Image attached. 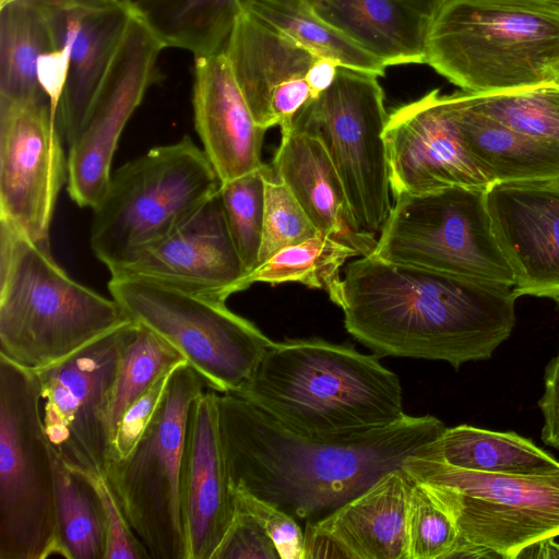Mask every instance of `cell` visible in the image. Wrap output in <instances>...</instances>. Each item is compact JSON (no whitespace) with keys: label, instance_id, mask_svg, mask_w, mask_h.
Masks as SVG:
<instances>
[{"label":"cell","instance_id":"cell-1","mask_svg":"<svg viewBox=\"0 0 559 559\" xmlns=\"http://www.w3.org/2000/svg\"><path fill=\"white\" fill-rule=\"evenodd\" d=\"M229 481L313 523L366 490L435 440L443 421L405 415L391 426L333 440L310 438L234 394L217 395Z\"/></svg>","mask_w":559,"mask_h":559},{"label":"cell","instance_id":"cell-2","mask_svg":"<svg viewBox=\"0 0 559 559\" xmlns=\"http://www.w3.org/2000/svg\"><path fill=\"white\" fill-rule=\"evenodd\" d=\"M513 287L373 255L348 264L344 325L379 357L442 360L455 369L491 358L515 324Z\"/></svg>","mask_w":559,"mask_h":559},{"label":"cell","instance_id":"cell-3","mask_svg":"<svg viewBox=\"0 0 559 559\" xmlns=\"http://www.w3.org/2000/svg\"><path fill=\"white\" fill-rule=\"evenodd\" d=\"M379 356L322 338L274 342L236 393L300 435L333 440L393 425L406 413Z\"/></svg>","mask_w":559,"mask_h":559},{"label":"cell","instance_id":"cell-4","mask_svg":"<svg viewBox=\"0 0 559 559\" xmlns=\"http://www.w3.org/2000/svg\"><path fill=\"white\" fill-rule=\"evenodd\" d=\"M425 63L467 93L555 83L559 0H449L429 22Z\"/></svg>","mask_w":559,"mask_h":559},{"label":"cell","instance_id":"cell-5","mask_svg":"<svg viewBox=\"0 0 559 559\" xmlns=\"http://www.w3.org/2000/svg\"><path fill=\"white\" fill-rule=\"evenodd\" d=\"M130 321L112 297L73 280L50 245L0 219V355L36 371Z\"/></svg>","mask_w":559,"mask_h":559},{"label":"cell","instance_id":"cell-6","mask_svg":"<svg viewBox=\"0 0 559 559\" xmlns=\"http://www.w3.org/2000/svg\"><path fill=\"white\" fill-rule=\"evenodd\" d=\"M219 186L207 155L188 135L129 160L93 209L95 257L108 270L127 262L182 226Z\"/></svg>","mask_w":559,"mask_h":559},{"label":"cell","instance_id":"cell-7","mask_svg":"<svg viewBox=\"0 0 559 559\" xmlns=\"http://www.w3.org/2000/svg\"><path fill=\"white\" fill-rule=\"evenodd\" d=\"M35 371L0 355V559L58 552L52 450Z\"/></svg>","mask_w":559,"mask_h":559},{"label":"cell","instance_id":"cell-8","mask_svg":"<svg viewBox=\"0 0 559 559\" xmlns=\"http://www.w3.org/2000/svg\"><path fill=\"white\" fill-rule=\"evenodd\" d=\"M108 290L131 320L176 348L216 392L240 390L274 343L226 300L140 276H110Z\"/></svg>","mask_w":559,"mask_h":559},{"label":"cell","instance_id":"cell-9","mask_svg":"<svg viewBox=\"0 0 559 559\" xmlns=\"http://www.w3.org/2000/svg\"><path fill=\"white\" fill-rule=\"evenodd\" d=\"M205 382L183 362L132 451L110 461L105 477L129 525L154 559H188L181 471L190 408Z\"/></svg>","mask_w":559,"mask_h":559},{"label":"cell","instance_id":"cell-10","mask_svg":"<svg viewBox=\"0 0 559 559\" xmlns=\"http://www.w3.org/2000/svg\"><path fill=\"white\" fill-rule=\"evenodd\" d=\"M402 468L423 483L465 540L514 559L559 536V471L511 475L464 469L417 455Z\"/></svg>","mask_w":559,"mask_h":559},{"label":"cell","instance_id":"cell-11","mask_svg":"<svg viewBox=\"0 0 559 559\" xmlns=\"http://www.w3.org/2000/svg\"><path fill=\"white\" fill-rule=\"evenodd\" d=\"M371 255L450 275L514 285L492 230L486 191L452 187L394 197Z\"/></svg>","mask_w":559,"mask_h":559},{"label":"cell","instance_id":"cell-12","mask_svg":"<svg viewBox=\"0 0 559 559\" xmlns=\"http://www.w3.org/2000/svg\"><path fill=\"white\" fill-rule=\"evenodd\" d=\"M377 75L338 67L333 84L293 123L322 141L343 182L357 226L380 231L392 209L384 129L389 114Z\"/></svg>","mask_w":559,"mask_h":559},{"label":"cell","instance_id":"cell-13","mask_svg":"<svg viewBox=\"0 0 559 559\" xmlns=\"http://www.w3.org/2000/svg\"><path fill=\"white\" fill-rule=\"evenodd\" d=\"M133 320L67 358L36 370L48 440L73 471L105 476L111 457L109 411Z\"/></svg>","mask_w":559,"mask_h":559},{"label":"cell","instance_id":"cell-14","mask_svg":"<svg viewBox=\"0 0 559 559\" xmlns=\"http://www.w3.org/2000/svg\"><path fill=\"white\" fill-rule=\"evenodd\" d=\"M164 48L132 12L90 114L69 144L67 191L76 205L94 209L106 192L120 135L150 86L158 82Z\"/></svg>","mask_w":559,"mask_h":559},{"label":"cell","instance_id":"cell-15","mask_svg":"<svg viewBox=\"0 0 559 559\" xmlns=\"http://www.w3.org/2000/svg\"><path fill=\"white\" fill-rule=\"evenodd\" d=\"M67 178L68 160L49 99H0V219L49 245Z\"/></svg>","mask_w":559,"mask_h":559},{"label":"cell","instance_id":"cell-16","mask_svg":"<svg viewBox=\"0 0 559 559\" xmlns=\"http://www.w3.org/2000/svg\"><path fill=\"white\" fill-rule=\"evenodd\" d=\"M393 197L493 182L465 147L449 95L432 90L393 110L384 129Z\"/></svg>","mask_w":559,"mask_h":559},{"label":"cell","instance_id":"cell-17","mask_svg":"<svg viewBox=\"0 0 559 559\" xmlns=\"http://www.w3.org/2000/svg\"><path fill=\"white\" fill-rule=\"evenodd\" d=\"M109 272L110 276L146 277L222 300L243 290L248 276L219 191L173 234Z\"/></svg>","mask_w":559,"mask_h":559},{"label":"cell","instance_id":"cell-18","mask_svg":"<svg viewBox=\"0 0 559 559\" xmlns=\"http://www.w3.org/2000/svg\"><path fill=\"white\" fill-rule=\"evenodd\" d=\"M223 51L255 122L290 127L312 98L307 74L317 56L241 4Z\"/></svg>","mask_w":559,"mask_h":559},{"label":"cell","instance_id":"cell-19","mask_svg":"<svg viewBox=\"0 0 559 559\" xmlns=\"http://www.w3.org/2000/svg\"><path fill=\"white\" fill-rule=\"evenodd\" d=\"M486 203L518 298H549L559 307V180L496 182Z\"/></svg>","mask_w":559,"mask_h":559},{"label":"cell","instance_id":"cell-20","mask_svg":"<svg viewBox=\"0 0 559 559\" xmlns=\"http://www.w3.org/2000/svg\"><path fill=\"white\" fill-rule=\"evenodd\" d=\"M217 395L203 391L188 417L181 471L188 559H212L236 507L222 447Z\"/></svg>","mask_w":559,"mask_h":559},{"label":"cell","instance_id":"cell-21","mask_svg":"<svg viewBox=\"0 0 559 559\" xmlns=\"http://www.w3.org/2000/svg\"><path fill=\"white\" fill-rule=\"evenodd\" d=\"M195 131L221 182L264 166L265 129L254 120L223 50L194 57Z\"/></svg>","mask_w":559,"mask_h":559},{"label":"cell","instance_id":"cell-22","mask_svg":"<svg viewBox=\"0 0 559 559\" xmlns=\"http://www.w3.org/2000/svg\"><path fill=\"white\" fill-rule=\"evenodd\" d=\"M45 9L58 48L70 45L69 74L57 116L59 132L70 144L90 114L132 11L120 1L92 10Z\"/></svg>","mask_w":559,"mask_h":559},{"label":"cell","instance_id":"cell-23","mask_svg":"<svg viewBox=\"0 0 559 559\" xmlns=\"http://www.w3.org/2000/svg\"><path fill=\"white\" fill-rule=\"evenodd\" d=\"M271 167L295 195L318 231L370 255L374 235L356 224L341 177L322 141L294 123L281 130Z\"/></svg>","mask_w":559,"mask_h":559},{"label":"cell","instance_id":"cell-24","mask_svg":"<svg viewBox=\"0 0 559 559\" xmlns=\"http://www.w3.org/2000/svg\"><path fill=\"white\" fill-rule=\"evenodd\" d=\"M413 484L402 467L392 469L313 523L352 559H407L406 516Z\"/></svg>","mask_w":559,"mask_h":559},{"label":"cell","instance_id":"cell-25","mask_svg":"<svg viewBox=\"0 0 559 559\" xmlns=\"http://www.w3.org/2000/svg\"><path fill=\"white\" fill-rule=\"evenodd\" d=\"M386 67L425 63L429 21L400 0H306Z\"/></svg>","mask_w":559,"mask_h":559},{"label":"cell","instance_id":"cell-26","mask_svg":"<svg viewBox=\"0 0 559 559\" xmlns=\"http://www.w3.org/2000/svg\"><path fill=\"white\" fill-rule=\"evenodd\" d=\"M462 141L493 183L559 180V142L509 129L449 95Z\"/></svg>","mask_w":559,"mask_h":559},{"label":"cell","instance_id":"cell-27","mask_svg":"<svg viewBox=\"0 0 559 559\" xmlns=\"http://www.w3.org/2000/svg\"><path fill=\"white\" fill-rule=\"evenodd\" d=\"M415 455L485 473L542 475L559 471V462L531 440L512 431L469 425L445 427Z\"/></svg>","mask_w":559,"mask_h":559},{"label":"cell","instance_id":"cell-28","mask_svg":"<svg viewBox=\"0 0 559 559\" xmlns=\"http://www.w3.org/2000/svg\"><path fill=\"white\" fill-rule=\"evenodd\" d=\"M57 48L44 7L25 0L1 4L0 99L48 98L38 82L37 61L41 55Z\"/></svg>","mask_w":559,"mask_h":559},{"label":"cell","instance_id":"cell-29","mask_svg":"<svg viewBox=\"0 0 559 559\" xmlns=\"http://www.w3.org/2000/svg\"><path fill=\"white\" fill-rule=\"evenodd\" d=\"M140 16L163 46L194 57L223 50L241 0H118Z\"/></svg>","mask_w":559,"mask_h":559},{"label":"cell","instance_id":"cell-30","mask_svg":"<svg viewBox=\"0 0 559 559\" xmlns=\"http://www.w3.org/2000/svg\"><path fill=\"white\" fill-rule=\"evenodd\" d=\"M241 7L317 57L377 76L385 73L381 59L321 19L306 0H241Z\"/></svg>","mask_w":559,"mask_h":559},{"label":"cell","instance_id":"cell-31","mask_svg":"<svg viewBox=\"0 0 559 559\" xmlns=\"http://www.w3.org/2000/svg\"><path fill=\"white\" fill-rule=\"evenodd\" d=\"M58 552L67 559H105V513L93 485L52 449Z\"/></svg>","mask_w":559,"mask_h":559},{"label":"cell","instance_id":"cell-32","mask_svg":"<svg viewBox=\"0 0 559 559\" xmlns=\"http://www.w3.org/2000/svg\"><path fill=\"white\" fill-rule=\"evenodd\" d=\"M353 257H360L356 249L319 231L302 242L280 250L254 269L245 278V289L257 282L272 285L298 282L311 288L323 289L341 307V267Z\"/></svg>","mask_w":559,"mask_h":559},{"label":"cell","instance_id":"cell-33","mask_svg":"<svg viewBox=\"0 0 559 559\" xmlns=\"http://www.w3.org/2000/svg\"><path fill=\"white\" fill-rule=\"evenodd\" d=\"M183 362H187L185 357L169 343L146 326L133 321L119 358L112 389L108 418L111 441L127 409L158 378Z\"/></svg>","mask_w":559,"mask_h":559},{"label":"cell","instance_id":"cell-34","mask_svg":"<svg viewBox=\"0 0 559 559\" xmlns=\"http://www.w3.org/2000/svg\"><path fill=\"white\" fill-rule=\"evenodd\" d=\"M466 108L509 129L559 142V85L489 94L455 93Z\"/></svg>","mask_w":559,"mask_h":559},{"label":"cell","instance_id":"cell-35","mask_svg":"<svg viewBox=\"0 0 559 559\" xmlns=\"http://www.w3.org/2000/svg\"><path fill=\"white\" fill-rule=\"evenodd\" d=\"M267 165L233 180L221 182L219 197L226 222L248 271L257 267L264 218Z\"/></svg>","mask_w":559,"mask_h":559},{"label":"cell","instance_id":"cell-36","mask_svg":"<svg viewBox=\"0 0 559 559\" xmlns=\"http://www.w3.org/2000/svg\"><path fill=\"white\" fill-rule=\"evenodd\" d=\"M317 233L295 195L267 165L262 241L257 267L280 250L302 242Z\"/></svg>","mask_w":559,"mask_h":559},{"label":"cell","instance_id":"cell-37","mask_svg":"<svg viewBox=\"0 0 559 559\" xmlns=\"http://www.w3.org/2000/svg\"><path fill=\"white\" fill-rule=\"evenodd\" d=\"M407 559H449L460 534L427 487L414 479L407 516Z\"/></svg>","mask_w":559,"mask_h":559},{"label":"cell","instance_id":"cell-38","mask_svg":"<svg viewBox=\"0 0 559 559\" xmlns=\"http://www.w3.org/2000/svg\"><path fill=\"white\" fill-rule=\"evenodd\" d=\"M234 495L235 501L263 526L281 559H304L305 532L294 516L246 490L234 489Z\"/></svg>","mask_w":559,"mask_h":559},{"label":"cell","instance_id":"cell-39","mask_svg":"<svg viewBox=\"0 0 559 559\" xmlns=\"http://www.w3.org/2000/svg\"><path fill=\"white\" fill-rule=\"evenodd\" d=\"M233 520L212 559H281L259 521L235 501Z\"/></svg>","mask_w":559,"mask_h":559},{"label":"cell","instance_id":"cell-40","mask_svg":"<svg viewBox=\"0 0 559 559\" xmlns=\"http://www.w3.org/2000/svg\"><path fill=\"white\" fill-rule=\"evenodd\" d=\"M76 472V471H75ZM79 473V472H78ZM83 475L96 490L105 513L107 547L105 559L151 558L146 547L123 515L105 476Z\"/></svg>","mask_w":559,"mask_h":559},{"label":"cell","instance_id":"cell-41","mask_svg":"<svg viewBox=\"0 0 559 559\" xmlns=\"http://www.w3.org/2000/svg\"><path fill=\"white\" fill-rule=\"evenodd\" d=\"M173 370L158 378L127 409L112 437L110 461L127 456L135 447L159 406Z\"/></svg>","mask_w":559,"mask_h":559},{"label":"cell","instance_id":"cell-42","mask_svg":"<svg viewBox=\"0 0 559 559\" xmlns=\"http://www.w3.org/2000/svg\"><path fill=\"white\" fill-rule=\"evenodd\" d=\"M70 67V45L62 43L59 48L41 55L37 61L39 85L50 100L55 117L58 116Z\"/></svg>","mask_w":559,"mask_h":559},{"label":"cell","instance_id":"cell-43","mask_svg":"<svg viewBox=\"0 0 559 559\" xmlns=\"http://www.w3.org/2000/svg\"><path fill=\"white\" fill-rule=\"evenodd\" d=\"M538 406L544 418L542 439L546 444L559 449V353L546 367L545 391Z\"/></svg>","mask_w":559,"mask_h":559},{"label":"cell","instance_id":"cell-44","mask_svg":"<svg viewBox=\"0 0 559 559\" xmlns=\"http://www.w3.org/2000/svg\"><path fill=\"white\" fill-rule=\"evenodd\" d=\"M304 559L309 558H349L347 551L328 533L314 523L305 526Z\"/></svg>","mask_w":559,"mask_h":559},{"label":"cell","instance_id":"cell-45","mask_svg":"<svg viewBox=\"0 0 559 559\" xmlns=\"http://www.w3.org/2000/svg\"><path fill=\"white\" fill-rule=\"evenodd\" d=\"M338 67L330 59L317 57L307 74L312 98L318 97L333 84Z\"/></svg>","mask_w":559,"mask_h":559},{"label":"cell","instance_id":"cell-46","mask_svg":"<svg viewBox=\"0 0 559 559\" xmlns=\"http://www.w3.org/2000/svg\"><path fill=\"white\" fill-rule=\"evenodd\" d=\"M50 9H100L112 5L118 0H25Z\"/></svg>","mask_w":559,"mask_h":559},{"label":"cell","instance_id":"cell-47","mask_svg":"<svg viewBox=\"0 0 559 559\" xmlns=\"http://www.w3.org/2000/svg\"><path fill=\"white\" fill-rule=\"evenodd\" d=\"M559 558V544L554 538L538 542L524 549L519 558Z\"/></svg>","mask_w":559,"mask_h":559},{"label":"cell","instance_id":"cell-48","mask_svg":"<svg viewBox=\"0 0 559 559\" xmlns=\"http://www.w3.org/2000/svg\"><path fill=\"white\" fill-rule=\"evenodd\" d=\"M429 22L449 0H400Z\"/></svg>","mask_w":559,"mask_h":559},{"label":"cell","instance_id":"cell-49","mask_svg":"<svg viewBox=\"0 0 559 559\" xmlns=\"http://www.w3.org/2000/svg\"><path fill=\"white\" fill-rule=\"evenodd\" d=\"M9 1H11V0H0V5L7 3Z\"/></svg>","mask_w":559,"mask_h":559},{"label":"cell","instance_id":"cell-50","mask_svg":"<svg viewBox=\"0 0 559 559\" xmlns=\"http://www.w3.org/2000/svg\"><path fill=\"white\" fill-rule=\"evenodd\" d=\"M555 83L559 85V72H558V75H557V79H556Z\"/></svg>","mask_w":559,"mask_h":559}]
</instances>
